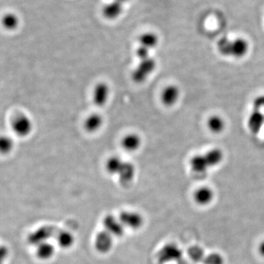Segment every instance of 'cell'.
I'll return each mask as SVG.
<instances>
[{"label":"cell","mask_w":264,"mask_h":264,"mask_svg":"<svg viewBox=\"0 0 264 264\" xmlns=\"http://www.w3.org/2000/svg\"><path fill=\"white\" fill-rule=\"evenodd\" d=\"M156 60L153 57L139 60L138 65L133 70L132 78L136 83H143L156 68Z\"/></svg>","instance_id":"3"},{"label":"cell","mask_w":264,"mask_h":264,"mask_svg":"<svg viewBox=\"0 0 264 264\" xmlns=\"http://www.w3.org/2000/svg\"><path fill=\"white\" fill-rule=\"evenodd\" d=\"M252 106H253V109L260 110V111L263 112L264 113V94L256 97L255 99H254Z\"/></svg>","instance_id":"27"},{"label":"cell","mask_w":264,"mask_h":264,"mask_svg":"<svg viewBox=\"0 0 264 264\" xmlns=\"http://www.w3.org/2000/svg\"><path fill=\"white\" fill-rule=\"evenodd\" d=\"M57 241L58 245L63 249L71 247L74 243V236L67 230H61L57 233Z\"/></svg>","instance_id":"21"},{"label":"cell","mask_w":264,"mask_h":264,"mask_svg":"<svg viewBox=\"0 0 264 264\" xmlns=\"http://www.w3.org/2000/svg\"><path fill=\"white\" fill-rule=\"evenodd\" d=\"M189 255L190 258L193 260L194 261H200V260H203L204 257V252L202 248L198 246H193L189 249Z\"/></svg>","instance_id":"25"},{"label":"cell","mask_w":264,"mask_h":264,"mask_svg":"<svg viewBox=\"0 0 264 264\" xmlns=\"http://www.w3.org/2000/svg\"><path fill=\"white\" fill-rule=\"evenodd\" d=\"M204 264H224V258L220 254L213 252L203 259Z\"/></svg>","instance_id":"26"},{"label":"cell","mask_w":264,"mask_h":264,"mask_svg":"<svg viewBox=\"0 0 264 264\" xmlns=\"http://www.w3.org/2000/svg\"><path fill=\"white\" fill-rule=\"evenodd\" d=\"M217 51L224 57L240 59L245 57L249 50V42L243 38H221L217 42Z\"/></svg>","instance_id":"1"},{"label":"cell","mask_w":264,"mask_h":264,"mask_svg":"<svg viewBox=\"0 0 264 264\" xmlns=\"http://www.w3.org/2000/svg\"><path fill=\"white\" fill-rule=\"evenodd\" d=\"M36 255L41 260H49L54 255L55 249L51 243H42L36 246Z\"/></svg>","instance_id":"20"},{"label":"cell","mask_w":264,"mask_h":264,"mask_svg":"<svg viewBox=\"0 0 264 264\" xmlns=\"http://www.w3.org/2000/svg\"><path fill=\"white\" fill-rule=\"evenodd\" d=\"M1 22L6 30H14L19 27V17L14 13H8L2 18Z\"/></svg>","instance_id":"22"},{"label":"cell","mask_w":264,"mask_h":264,"mask_svg":"<svg viewBox=\"0 0 264 264\" xmlns=\"http://www.w3.org/2000/svg\"><path fill=\"white\" fill-rule=\"evenodd\" d=\"M15 142L10 136H0V153L2 154H9L13 151Z\"/></svg>","instance_id":"24"},{"label":"cell","mask_w":264,"mask_h":264,"mask_svg":"<svg viewBox=\"0 0 264 264\" xmlns=\"http://www.w3.org/2000/svg\"><path fill=\"white\" fill-rule=\"evenodd\" d=\"M248 129L252 134H257L264 126V113L260 110L253 109L249 113L246 121Z\"/></svg>","instance_id":"11"},{"label":"cell","mask_w":264,"mask_h":264,"mask_svg":"<svg viewBox=\"0 0 264 264\" xmlns=\"http://www.w3.org/2000/svg\"><path fill=\"white\" fill-rule=\"evenodd\" d=\"M123 161L124 160L118 156H113L109 158L106 163V169L108 173L112 175H117Z\"/></svg>","instance_id":"23"},{"label":"cell","mask_w":264,"mask_h":264,"mask_svg":"<svg viewBox=\"0 0 264 264\" xmlns=\"http://www.w3.org/2000/svg\"><path fill=\"white\" fill-rule=\"evenodd\" d=\"M135 166L129 161H123L122 165L120 168L117 175L119 178L120 182L123 185H126L132 182L135 176Z\"/></svg>","instance_id":"16"},{"label":"cell","mask_w":264,"mask_h":264,"mask_svg":"<svg viewBox=\"0 0 264 264\" xmlns=\"http://www.w3.org/2000/svg\"><path fill=\"white\" fill-rule=\"evenodd\" d=\"M123 11V6L122 3L115 1V0H113V1L106 4L104 6L103 10H102L104 17L106 19H110V20L118 19L122 14Z\"/></svg>","instance_id":"17"},{"label":"cell","mask_w":264,"mask_h":264,"mask_svg":"<svg viewBox=\"0 0 264 264\" xmlns=\"http://www.w3.org/2000/svg\"><path fill=\"white\" fill-rule=\"evenodd\" d=\"M115 1H118L119 2V3H122V4H124L125 3L129 1V0H115Z\"/></svg>","instance_id":"30"},{"label":"cell","mask_w":264,"mask_h":264,"mask_svg":"<svg viewBox=\"0 0 264 264\" xmlns=\"http://www.w3.org/2000/svg\"><path fill=\"white\" fill-rule=\"evenodd\" d=\"M113 245V236L106 230L99 232L95 240V247L101 253H107Z\"/></svg>","instance_id":"12"},{"label":"cell","mask_w":264,"mask_h":264,"mask_svg":"<svg viewBox=\"0 0 264 264\" xmlns=\"http://www.w3.org/2000/svg\"><path fill=\"white\" fill-rule=\"evenodd\" d=\"M180 88L175 84H169L164 87L161 93L160 99L163 105L167 107H172L175 106L180 99L181 95Z\"/></svg>","instance_id":"7"},{"label":"cell","mask_w":264,"mask_h":264,"mask_svg":"<svg viewBox=\"0 0 264 264\" xmlns=\"http://www.w3.org/2000/svg\"><path fill=\"white\" fill-rule=\"evenodd\" d=\"M226 123L218 115H213L207 120V127L213 134H220L225 130Z\"/></svg>","instance_id":"18"},{"label":"cell","mask_w":264,"mask_h":264,"mask_svg":"<svg viewBox=\"0 0 264 264\" xmlns=\"http://www.w3.org/2000/svg\"><path fill=\"white\" fill-rule=\"evenodd\" d=\"M118 219L121 221L124 228L134 229V230L141 228L144 222L142 216L135 211H123L120 214Z\"/></svg>","instance_id":"9"},{"label":"cell","mask_w":264,"mask_h":264,"mask_svg":"<svg viewBox=\"0 0 264 264\" xmlns=\"http://www.w3.org/2000/svg\"><path fill=\"white\" fill-rule=\"evenodd\" d=\"M158 41L159 40L157 35L155 34L154 33L148 32L140 35L139 38V46H142L152 51L158 46Z\"/></svg>","instance_id":"19"},{"label":"cell","mask_w":264,"mask_h":264,"mask_svg":"<svg viewBox=\"0 0 264 264\" xmlns=\"http://www.w3.org/2000/svg\"><path fill=\"white\" fill-rule=\"evenodd\" d=\"M258 249L259 254L264 257V240L259 244L258 249Z\"/></svg>","instance_id":"29"},{"label":"cell","mask_w":264,"mask_h":264,"mask_svg":"<svg viewBox=\"0 0 264 264\" xmlns=\"http://www.w3.org/2000/svg\"><path fill=\"white\" fill-rule=\"evenodd\" d=\"M55 234L56 229L54 227L46 225L30 233L27 238V241L31 245L37 246L42 243L46 242Z\"/></svg>","instance_id":"6"},{"label":"cell","mask_w":264,"mask_h":264,"mask_svg":"<svg viewBox=\"0 0 264 264\" xmlns=\"http://www.w3.org/2000/svg\"><path fill=\"white\" fill-rule=\"evenodd\" d=\"M214 193L209 187H201L194 194V200L200 206H207L212 202Z\"/></svg>","instance_id":"15"},{"label":"cell","mask_w":264,"mask_h":264,"mask_svg":"<svg viewBox=\"0 0 264 264\" xmlns=\"http://www.w3.org/2000/svg\"><path fill=\"white\" fill-rule=\"evenodd\" d=\"M9 255L8 246L0 245V264H4Z\"/></svg>","instance_id":"28"},{"label":"cell","mask_w":264,"mask_h":264,"mask_svg":"<svg viewBox=\"0 0 264 264\" xmlns=\"http://www.w3.org/2000/svg\"><path fill=\"white\" fill-rule=\"evenodd\" d=\"M182 249L175 244H167L163 246L158 253V260L161 263L178 261L182 259Z\"/></svg>","instance_id":"5"},{"label":"cell","mask_w":264,"mask_h":264,"mask_svg":"<svg viewBox=\"0 0 264 264\" xmlns=\"http://www.w3.org/2000/svg\"><path fill=\"white\" fill-rule=\"evenodd\" d=\"M105 119L102 115L99 113H92L88 115L84 120V128L88 133H96L99 132L103 127Z\"/></svg>","instance_id":"14"},{"label":"cell","mask_w":264,"mask_h":264,"mask_svg":"<svg viewBox=\"0 0 264 264\" xmlns=\"http://www.w3.org/2000/svg\"><path fill=\"white\" fill-rule=\"evenodd\" d=\"M110 86L106 82L98 83L92 94L93 102L97 107H102L107 105L110 97Z\"/></svg>","instance_id":"8"},{"label":"cell","mask_w":264,"mask_h":264,"mask_svg":"<svg viewBox=\"0 0 264 264\" xmlns=\"http://www.w3.org/2000/svg\"><path fill=\"white\" fill-rule=\"evenodd\" d=\"M13 132L19 137H27L33 132V121L30 117L26 115H19L13 120L11 123Z\"/></svg>","instance_id":"4"},{"label":"cell","mask_w":264,"mask_h":264,"mask_svg":"<svg viewBox=\"0 0 264 264\" xmlns=\"http://www.w3.org/2000/svg\"><path fill=\"white\" fill-rule=\"evenodd\" d=\"M103 225L106 231L113 237H121L124 234L125 228L119 219L113 215H107L104 218Z\"/></svg>","instance_id":"10"},{"label":"cell","mask_w":264,"mask_h":264,"mask_svg":"<svg viewBox=\"0 0 264 264\" xmlns=\"http://www.w3.org/2000/svg\"><path fill=\"white\" fill-rule=\"evenodd\" d=\"M121 146L128 152L137 151L142 146V140L137 133H129L123 137Z\"/></svg>","instance_id":"13"},{"label":"cell","mask_w":264,"mask_h":264,"mask_svg":"<svg viewBox=\"0 0 264 264\" xmlns=\"http://www.w3.org/2000/svg\"><path fill=\"white\" fill-rule=\"evenodd\" d=\"M190 167L193 172L204 174L210 168L217 167V160L212 152L208 150L203 154L195 155L190 160Z\"/></svg>","instance_id":"2"}]
</instances>
